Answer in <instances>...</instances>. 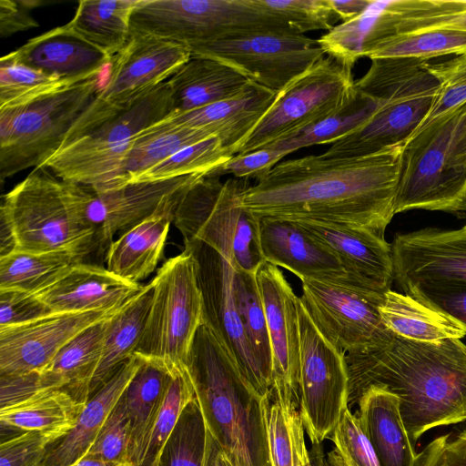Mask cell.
I'll return each instance as SVG.
<instances>
[{
    "label": "cell",
    "instance_id": "20",
    "mask_svg": "<svg viewBox=\"0 0 466 466\" xmlns=\"http://www.w3.org/2000/svg\"><path fill=\"white\" fill-rule=\"evenodd\" d=\"M206 174L129 183L98 194L90 189L86 217L95 229L99 249H107L116 233L122 234L149 218L168 198L188 190Z\"/></svg>",
    "mask_w": 466,
    "mask_h": 466
},
{
    "label": "cell",
    "instance_id": "2",
    "mask_svg": "<svg viewBox=\"0 0 466 466\" xmlns=\"http://www.w3.org/2000/svg\"><path fill=\"white\" fill-rule=\"evenodd\" d=\"M348 406L371 386L400 400L414 445L429 430L466 420V344L459 339L420 342L394 336L380 348L345 353Z\"/></svg>",
    "mask_w": 466,
    "mask_h": 466
},
{
    "label": "cell",
    "instance_id": "30",
    "mask_svg": "<svg viewBox=\"0 0 466 466\" xmlns=\"http://www.w3.org/2000/svg\"><path fill=\"white\" fill-rule=\"evenodd\" d=\"M357 416L380 466H413L416 454L400 412L399 398L376 386L358 402Z\"/></svg>",
    "mask_w": 466,
    "mask_h": 466
},
{
    "label": "cell",
    "instance_id": "32",
    "mask_svg": "<svg viewBox=\"0 0 466 466\" xmlns=\"http://www.w3.org/2000/svg\"><path fill=\"white\" fill-rule=\"evenodd\" d=\"M175 373L163 365L142 360L126 387L122 396L129 420L128 464H142L154 422Z\"/></svg>",
    "mask_w": 466,
    "mask_h": 466
},
{
    "label": "cell",
    "instance_id": "44",
    "mask_svg": "<svg viewBox=\"0 0 466 466\" xmlns=\"http://www.w3.org/2000/svg\"><path fill=\"white\" fill-rule=\"evenodd\" d=\"M74 85L20 64L7 55L0 60V109L31 104Z\"/></svg>",
    "mask_w": 466,
    "mask_h": 466
},
{
    "label": "cell",
    "instance_id": "8",
    "mask_svg": "<svg viewBox=\"0 0 466 466\" xmlns=\"http://www.w3.org/2000/svg\"><path fill=\"white\" fill-rule=\"evenodd\" d=\"M268 32L297 33L259 0H140L130 20V34L152 35L189 49Z\"/></svg>",
    "mask_w": 466,
    "mask_h": 466
},
{
    "label": "cell",
    "instance_id": "28",
    "mask_svg": "<svg viewBox=\"0 0 466 466\" xmlns=\"http://www.w3.org/2000/svg\"><path fill=\"white\" fill-rule=\"evenodd\" d=\"M113 314L85 329L58 351L46 369L34 373V394L64 390L86 403Z\"/></svg>",
    "mask_w": 466,
    "mask_h": 466
},
{
    "label": "cell",
    "instance_id": "53",
    "mask_svg": "<svg viewBox=\"0 0 466 466\" xmlns=\"http://www.w3.org/2000/svg\"><path fill=\"white\" fill-rule=\"evenodd\" d=\"M59 437L30 431L2 440L0 466H43L47 451Z\"/></svg>",
    "mask_w": 466,
    "mask_h": 466
},
{
    "label": "cell",
    "instance_id": "4",
    "mask_svg": "<svg viewBox=\"0 0 466 466\" xmlns=\"http://www.w3.org/2000/svg\"><path fill=\"white\" fill-rule=\"evenodd\" d=\"M87 187L35 167L3 196L0 218L9 226L15 250L66 252L85 258L99 249L86 217Z\"/></svg>",
    "mask_w": 466,
    "mask_h": 466
},
{
    "label": "cell",
    "instance_id": "49",
    "mask_svg": "<svg viewBox=\"0 0 466 466\" xmlns=\"http://www.w3.org/2000/svg\"><path fill=\"white\" fill-rule=\"evenodd\" d=\"M267 10L282 17L298 34L329 31L339 20L329 0H259Z\"/></svg>",
    "mask_w": 466,
    "mask_h": 466
},
{
    "label": "cell",
    "instance_id": "38",
    "mask_svg": "<svg viewBox=\"0 0 466 466\" xmlns=\"http://www.w3.org/2000/svg\"><path fill=\"white\" fill-rule=\"evenodd\" d=\"M211 137L216 136L200 127H163L157 124L148 127L131 140L116 188L177 151Z\"/></svg>",
    "mask_w": 466,
    "mask_h": 466
},
{
    "label": "cell",
    "instance_id": "54",
    "mask_svg": "<svg viewBox=\"0 0 466 466\" xmlns=\"http://www.w3.org/2000/svg\"><path fill=\"white\" fill-rule=\"evenodd\" d=\"M286 156L277 148L263 147L247 154H237L213 172L219 176L231 174L236 178L259 181Z\"/></svg>",
    "mask_w": 466,
    "mask_h": 466
},
{
    "label": "cell",
    "instance_id": "50",
    "mask_svg": "<svg viewBox=\"0 0 466 466\" xmlns=\"http://www.w3.org/2000/svg\"><path fill=\"white\" fill-rule=\"evenodd\" d=\"M128 447L129 420L125 400L121 395L86 456L117 465H126L128 464Z\"/></svg>",
    "mask_w": 466,
    "mask_h": 466
},
{
    "label": "cell",
    "instance_id": "62",
    "mask_svg": "<svg viewBox=\"0 0 466 466\" xmlns=\"http://www.w3.org/2000/svg\"><path fill=\"white\" fill-rule=\"evenodd\" d=\"M122 466H135V465L126 464V465H122Z\"/></svg>",
    "mask_w": 466,
    "mask_h": 466
},
{
    "label": "cell",
    "instance_id": "10",
    "mask_svg": "<svg viewBox=\"0 0 466 466\" xmlns=\"http://www.w3.org/2000/svg\"><path fill=\"white\" fill-rule=\"evenodd\" d=\"M99 77L31 104L0 109V181L43 167L99 91Z\"/></svg>",
    "mask_w": 466,
    "mask_h": 466
},
{
    "label": "cell",
    "instance_id": "31",
    "mask_svg": "<svg viewBox=\"0 0 466 466\" xmlns=\"http://www.w3.org/2000/svg\"><path fill=\"white\" fill-rule=\"evenodd\" d=\"M174 113L194 110L241 92L249 80L217 60L191 56L168 80Z\"/></svg>",
    "mask_w": 466,
    "mask_h": 466
},
{
    "label": "cell",
    "instance_id": "36",
    "mask_svg": "<svg viewBox=\"0 0 466 466\" xmlns=\"http://www.w3.org/2000/svg\"><path fill=\"white\" fill-rule=\"evenodd\" d=\"M140 0H83L66 24L77 35L114 57L130 35V20Z\"/></svg>",
    "mask_w": 466,
    "mask_h": 466
},
{
    "label": "cell",
    "instance_id": "16",
    "mask_svg": "<svg viewBox=\"0 0 466 466\" xmlns=\"http://www.w3.org/2000/svg\"><path fill=\"white\" fill-rule=\"evenodd\" d=\"M196 261L203 299V321L213 330L243 376L262 397L271 384L263 374L245 334L233 294L234 268L220 253L199 240L184 241Z\"/></svg>",
    "mask_w": 466,
    "mask_h": 466
},
{
    "label": "cell",
    "instance_id": "22",
    "mask_svg": "<svg viewBox=\"0 0 466 466\" xmlns=\"http://www.w3.org/2000/svg\"><path fill=\"white\" fill-rule=\"evenodd\" d=\"M436 30L466 32V0L374 1L358 25L360 52L367 57L392 35Z\"/></svg>",
    "mask_w": 466,
    "mask_h": 466
},
{
    "label": "cell",
    "instance_id": "45",
    "mask_svg": "<svg viewBox=\"0 0 466 466\" xmlns=\"http://www.w3.org/2000/svg\"><path fill=\"white\" fill-rule=\"evenodd\" d=\"M376 106V100L359 94L356 100L341 112L266 147L277 148L289 155L302 147L334 143L365 123Z\"/></svg>",
    "mask_w": 466,
    "mask_h": 466
},
{
    "label": "cell",
    "instance_id": "47",
    "mask_svg": "<svg viewBox=\"0 0 466 466\" xmlns=\"http://www.w3.org/2000/svg\"><path fill=\"white\" fill-rule=\"evenodd\" d=\"M195 397L194 388L186 368L177 371L154 422L140 466H157L160 451L175 428L182 410Z\"/></svg>",
    "mask_w": 466,
    "mask_h": 466
},
{
    "label": "cell",
    "instance_id": "51",
    "mask_svg": "<svg viewBox=\"0 0 466 466\" xmlns=\"http://www.w3.org/2000/svg\"><path fill=\"white\" fill-rule=\"evenodd\" d=\"M401 290L426 306L447 315L466 331V283H419Z\"/></svg>",
    "mask_w": 466,
    "mask_h": 466
},
{
    "label": "cell",
    "instance_id": "48",
    "mask_svg": "<svg viewBox=\"0 0 466 466\" xmlns=\"http://www.w3.org/2000/svg\"><path fill=\"white\" fill-rule=\"evenodd\" d=\"M424 66L439 87L431 108L417 130L466 104V52L437 64L427 61Z\"/></svg>",
    "mask_w": 466,
    "mask_h": 466
},
{
    "label": "cell",
    "instance_id": "39",
    "mask_svg": "<svg viewBox=\"0 0 466 466\" xmlns=\"http://www.w3.org/2000/svg\"><path fill=\"white\" fill-rule=\"evenodd\" d=\"M85 261L66 252L30 253L15 250L0 257V290L38 293Z\"/></svg>",
    "mask_w": 466,
    "mask_h": 466
},
{
    "label": "cell",
    "instance_id": "63",
    "mask_svg": "<svg viewBox=\"0 0 466 466\" xmlns=\"http://www.w3.org/2000/svg\"><path fill=\"white\" fill-rule=\"evenodd\" d=\"M465 230H466V225L464 227H462Z\"/></svg>",
    "mask_w": 466,
    "mask_h": 466
},
{
    "label": "cell",
    "instance_id": "14",
    "mask_svg": "<svg viewBox=\"0 0 466 466\" xmlns=\"http://www.w3.org/2000/svg\"><path fill=\"white\" fill-rule=\"evenodd\" d=\"M299 297L320 333L345 353L388 345L395 334L382 322L379 307L385 293L351 282L303 279Z\"/></svg>",
    "mask_w": 466,
    "mask_h": 466
},
{
    "label": "cell",
    "instance_id": "56",
    "mask_svg": "<svg viewBox=\"0 0 466 466\" xmlns=\"http://www.w3.org/2000/svg\"><path fill=\"white\" fill-rule=\"evenodd\" d=\"M52 314L34 294L0 290V328L33 321Z\"/></svg>",
    "mask_w": 466,
    "mask_h": 466
},
{
    "label": "cell",
    "instance_id": "58",
    "mask_svg": "<svg viewBox=\"0 0 466 466\" xmlns=\"http://www.w3.org/2000/svg\"><path fill=\"white\" fill-rule=\"evenodd\" d=\"M329 1L333 12L342 23L360 15L372 2V0Z\"/></svg>",
    "mask_w": 466,
    "mask_h": 466
},
{
    "label": "cell",
    "instance_id": "15",
    "mask_svg": "<svg viewBox=\"0 0 466 466\" xmlns=\"http://www.w3.org/2000/svg\"><path fill=\"white\" fill-rule=\"evenodd\" d=\"M192 56L221 62L275 92L325 56L318 40L292 32H268L202 43Z\"/></svg>",
    "mask_w": 466,
    "mask_h": 466
},
{
    "label": "cell",
    "instance_id": "41",
    "mask_svg": "<svg viewBox=\"0 0 466 466\" xmlns=\"http://www.w3.org/2000/svg\"><path fill=\"white\" fill-rule=\"evenodd\" d=\"M232 286L245 334L263 374L272 386V351L256 274L234 268Z\"/></svg>",
    "mask_w": 466,
    "mask_h": 466
},
{
    "label": "cell",
    "instance_id": "25",
    "mask_svg": "<svg viewBox=\"0 0 466 466\" xmlns=\"http://www.w3.org/2000/svg\"><path fill=\"white\" fill-rule=\"evenodd\" d=\"M278 93L250 81L246 88L231 97L194 110L172 114L157 125L163 127L206 128L235 156L271 106Z\"/></svg>",
    "mask_w": 466,
    "mask_h": 466
},
{
    "label": "cell",
    "instance_id": "35",
    "mask_svg": "<svg viewBox=\"0 0 466 466\" xmlns=\"http://www.w3.org/2000/svg\"><path fill=\"white\" fill-rule=\"evenodd\" d=\"M152 296L149 282L113 314L102 357L89 386V397L133 355L144 330Z\"/></svg>",
    "mask_w": 466,
    "mask_h": 466
},
{
    "label": "cell",
    "instance_id": "34",
    "mask_svg": "<svg viewBox=\"0 0 466 466\" xmlns=\"http://www.w3.org/2000/svg\"><path fill=\"white\" fill-rule=\"evenodd\" d=\"M85 405L64 390L40 391L0 409V424L16 434L36 431L61 438L72 429Z\"/></svg>",
    "mask_w": 466,
    "mask_h": 466
},
{
    "label": "cell",
    "instance_id": "7",
    "mask_svg": "<svg viewBox=\"0 0 466 466\" xmlns=\"http://www.w3.org/2000/svg\"><path fill=\"white\" fill-rule=\"evenodd\" d=\"M210 171L194 184L177 207L173 223L183 240H199L220 253L234 268L256 274L266 261L259 218L240 203L248 179L220 180Z\"/></svg>",
    "mask_w": 466,
    "mask_h": 466
},
{
    "label": "cell",
    "instance_id": "60",
    "mask_svg": "<svg viewBox=\"0 0 466 466\" xmlns=\"http://www.w3.org/2000/svg\"><path fill=\"white\" fill-rule=\"evenodd\" d=\"M309 458V466H345L335 450L326 455L320 444H312Z\"/></svg>",
    "mask_w": 466,
    "mask_h": 466
},
{
    "label": "cell",
    "instance_id": "27",
    "mask_svg": "<svg viewBox=\"0 0 466 466\" xmlns=\"http://www.w3.org/2000/svg\"><path fill=\"white\" fill-rule=\"evenodd\" d=\"M188 190L171 197L156 213L112 241L106 249V268L132 283L139 284L148 277L160 260L177 207Z\"/></svg>",
    "mask_w": 466,
    "mask_h": 466
},
{
    "label": "cell",
    "instance_id": "9",
    "mask_svg": "<svg viewBox=\"0 0 466 466\" xmlns=\"http://www.w3.org/2000/svg\"><path fill=\"white\" fill-rule=\"evenodd\" d=\"M150 282L152 302L133 354L177 372L185 369L203 323V299L193 256L184 249L166 261Z\"/></svg>",
    "mask_w": 466,
    "mask_h": 466
},
{
    "label": "cell",
    "instance_id": "13",
    "mask_svg": "<svg viewBox=\"0 0 466 466\" xmlns=\"http://www.w3.org/2000/svg\"><path fill=\"white\" fill-rule=\"evenodd\" d=\"M297 308L300 339L299 411L311 444H320L332 434L349 408L345 352L320 333L299 297Z\"/></svg>",
    "mask_w": 466,
    "mask_h": 466
},
{
    "label": "cell",
    "instance_id": "23",
    "mask_svg": "<svg viewBox=\"0 0 466 466\" xmlns=\"http://www.w3.org/2000/svg\"><path fill=\"white\" fill-rule=\"evenodd\" d=\"M259 234L265 260L289 270L300 280L351 282L334 253L295 222L260 218Z\"/></svg>",
    "mask_w": 466,
    "mask_h": 466
},
{
    "label": "cell",
    "instance_id": "46",
    "mask_svg": "<svg viewBox=\"0 0 466 466\" xmlns=\"http://www.w3.org/2000/svg\"><path fill=\"white\" fill-rule=\"evenodd\" d=\"M233 156L218 137H211L177 151L136 176L129 183L164 180L197 173H208L225 164Z\"/></svg>",
    "mask_w": 466,
    "mask_h": 466
},
{
    "label": "cell",
    "instance_id": "6",
    "mask_svg": "<svg viewBox=\"0 0 466 466\" xmlns=\"http://www.w3.org/2000/svg\"><path fill=\"white\" fill-rule=\"evenodd\" d=\"M412 209L466 213V104L406 140L395 214Z\"/></svg>",
    "mask_w": 466,
    "mask_h": 466
},
{
    "label": "cell",
    "instance_id": "21",
    "mask_svg": "<svg viewBox=\"0 0 466 466\" xmlns=\"http://www.w3.org/2000/svg\"><path fill=\"white\" fill-rule=\"evenodd\" d=\"M290 221L328 247L352 283L380 293L391 289L394 281L391 247L385 238L358 227L309 219Z\"/></svg>",
    "mask_w": 466,
    "mask_h": 466
},
{
    "label": "cell",
    "instance_id": "33",
    "mask_svg": "<svg viewBox=\"0 0 466 466\" xmlns=\"http://www.w3.org/2000/svg\"><path fill=\"white\" fill-rule=\"evenodd\" d=\"M385 327L393 334L414 341L440 342L462 339L465 329L447 315L420 302L410 295L392 289L379 307Z\"/></svg>",
    "mask_w": 466,
    "mask_h": 466
},
{
    "label": "cell",
    "instance_id": "11",
    "mask_svg": "<svg viewBox=\"0 0 466 466\" xmlns=\"http://www.w3.org/2000/svg\"><path fill=\"white\" fill-rule=\"evenodd\" d=\"M358 95L352 67L324 56L278 93L237 154H247L291 137L341 112Z\"/></svg>",
    "mask_w": 466,
    "mask_h": 466
},
{
    "label": "cell",
    "instance_id": "40",
    "mask_svg": "<svg viewBox=\"0 0 466 466\" xmlns=\"http://www.w3.org/2000/svg\"><path fill=\"white\" fill-rule=\"evenodd\" d=\"M271 466H309V451L297 404L268 396L266 411Z\"/></svg>",
    "mask_w": 466,
    "mask_h": 466
},
{
    "label": "cell",
    "instance_id": "18",
    "mask_svg": "<svg viewBox=\"0 0 466 466\" xmlns=\"http://www.w3.org/2000/svg\"><path fill=\"white\" fill-rule=\"evenodd\" d=\"M115 311L52 313L0 328V376L42 371L67 342Z\"/></svg>",
    "mask_w": 466,
    "mask_h": 466
},
{
    "label": "cell",
    "instance_id": "57",
    "mask_svg": "<svg viewBox=\"0 0 466 466\" xmlns=\"http://www.w3.org/2000/svg\"><path fill=\"white\" fill-rule=\"evenodd\" d=\"M40 1H0V36L8 37L21 31L37 27L30 10L42 5Z\"/></svg>",
    "mask_w": 466,
    "mask_h": 466
},
{
    "label": "cell",
    "instance_id": "1",
    "mask_svg": "<svg viewBox=\"0 0 466 466\" xmlns=\"http://www.w3.org/2000/svg\"><path fill=\"white\" fill-rule=\"evenodd\" d=\"M404 144L357 157L281 161L240 193L241 206L258 218L340 224L385 238L396 215Z\"/></svg>",
    "mask_w": 466,
    "mask_h": 466
},
{
    "label": "cell",
    "instance_id": "3",
    "mask_svg": "<svg viewBox=\"0 0 466 466\" xmlns=\"http://www.w3.org/2000/svg\"><path fill=\"white\" fill-rule=\"evenodd\" d=\"M185 368L208 431L234 466H271L266 423L269 395L255 390L204 321Z\"/></svg>",
    "mask_w": 466,
    "mask_h": 466
},
{
    "label": "cell",
    "instance_id": "43",
    "mask_svg": "<svg viewBox=\"0 0 466 466\" xmlns=\"http://www.w3.org/2000/svg\"><path fill=\"white\" fill-rule=\"evenodd\" d=\"M208 428L196 397L182 410L157 466H205Z\"/></svg>",
    "mask_w": 466,
    "mask_h": 466
},
{
    "label": "cell",
    "instance_id": "29",
    "mask_svg": "<svg viewBox=\"0 0 466 466\" xmlns=\"http://www.w3.org/2000/svg\"><path fill=\"white\" fill-rule=\"evenodd\" d=\"M141 361L133 354L89 397L72 429L51 444L43 466H68L86 456Z\"/></svg>",
    "mask_w": 466,
    "mask_h": 466
},
{
    "label": "cell",
    "instance_id": "19",
    "mask_svg": "<svg viewBox=\"0 0 466 466\" xmlns=\"http://www.w3.org/2000/svg\"><path fill=\"white\" fill-rule=\"evenodd\" d=\"M393 280L400 289L427 282L466 283V230L427 228L396 234Z\"/></svg>",
    "mask_w": 466,
    "mask_h": 466
},
{
    "label": "cell",
    "instance_id": "17",
    "mask_svg": "<svg viewBox=\"0 0 466 466\" xmlns=\"http://www.w3.org/2000/svg\"><path fill=\"white\" fill-rule=\"evenodd\" d=\"M272 351L270 396L299 404L300 339L298 296L279 268L265 261L256 273Z\"/></svg>",
    "mask_w": 466,
    "mask_h": 466
},
{
    "label": "cell",
    "instance_id": "59",
    "mask_svg": "<svg viewBox=\"0 0 466 466\" xmlns=\"http://www.w3.org/2000/svg\"><path fill=\"white\" fill-rule=\"evenodd\" d=\"M205 466H234L225 451L208 431Z\"/></svg>",
    "mask_w": 466,
    "mask_h": 466
},
{
    "label": "cell",
    "instance_id": "24",
    "mask_svg": "<svg viewBox=\"0 0 466 466\" xmlns=\"http://www.w3.org/2000/svg\"><path fill=\"white\" fill-rule=\"evenodd\" d=\"M142 288L103 266L82 261L56 283L34 295L52 313L110 312L124 306Z\"/></svg>",
    "mask_w": 466,
    "mask_h": 466
},
{
    "label": "cell",
    "instance_id": "55",
    "mask_svg": "<svg viewBox=\"0 0 466 466\" xmlns=\"http://www.w3.org/2000/svg\"><path fill=\"white\" fill-rule=\"evenodd\" d=\"M413 466H466V428L435 438L416 454Z\"/></svg>",
    "mask_w": 466,
    "mask_h": 466
},
{
    "label": "cell",
    "instance_id": "12",
    "mask_svg": "<svg viewBox=\"0 0 466 466\" xmlns=\"http://www.w3.org/2000/svg\"><path fill=\"white\" fill-rule=\"evenodd\" d=\"M191 56L186 46L130 34L126 46L113 57L104 86L72 126L62 146L81 137L106 117L166 82Z\"/></svg>",
    "mask_w": 466,
    "mask_h": 466
},
{
    "label": "cell",
    "instance_id": "52",
    "mask_svg": "<svg viewBox=\"0 0 466 466\" xmlns=\"http://www.w3.org/2000/svg\"><path fill=\"white\" fill-rule=\"evenodd\" d=\"M331 440L345 466H380L358 416L349 408L343 411Z\"/></svg>",
    "mask_w": 466,
    "mask_h": 466
},
{
    "label": "cell",
    "instance_id": "26",
    "mask_svg": "<svg viewBox=\"0 0 466 466\" xmlns=\"http://www.w3.org/2000/svg\"><path fill=\"white\" fill-rule=\"evenodd\" d=\"M7 56L20 64L73 84L98 76L113 60L66 25L28 40Z\"/></svg>",
    "mask_w": 466,
    "mask_h": 466
},
{
    "label": "cell",
    "instance_id": "42",
    "mask_svg": "<svg viewBox=\"0 0 466 466\" xmlns=\"http://www.w3.org/2000/svg\"><path fill=\"white\" fill-rule=\"evenodd\" d=\"M466 52V32L436 30L423 33L397 34L379 41L367 57L410 58L429 61L431 58Z\"/></svg>",
    "mask_w": 466,
    "mask_h": 466
},
{
    "label": "cell",
    "instance_id": "37",
    "mask_svg": "<svg viewBox=\"0 0 466 466\" xmlns=\"http://www.w3.org/2000/svg\"><path fill=\"white\" fill-rule=\"evenodd\" d=\"M173 113L171 91L166 81L106 117L79 138L105 146L129 142Z\"/></svg>",
    "mask_w": 466,
    "mask_h": 466
},
{
    "label": "cell",
    "instance_id": "61",
    "mask_svg": "<svg viewBox=\"0 0 466 466\" xmlns=\"http://www.w3.org/2000/svg\"><path fill=\"white\" fill-rule=\"evenodd\" d=\"M68 466H122V465H117L115 463L106 462L104 461H100L97 459L85 456L82 459L78 460L77 461H76Z\"/></svg>",
    "mask_w": 466,
    "mask_h": 466
},
{
    "label": "cell",
    "instance_id": "5",
    "mask_svg": "<svg viewBox=\"0 0 466 466\" xmlns=\"http://www.w3.org/2000/svg\"><path fill=\"white\" fill-rule=\"evenodd\" d=\"M425 62L372 59L369 70L356 81V88L359 94L376 100L375 111L321 155L327 158L357 157L405 143L427 116L439 87Z\"/></svg>",
    "mask_w": 466,
    "mask_h": 466
}]
</instances>
